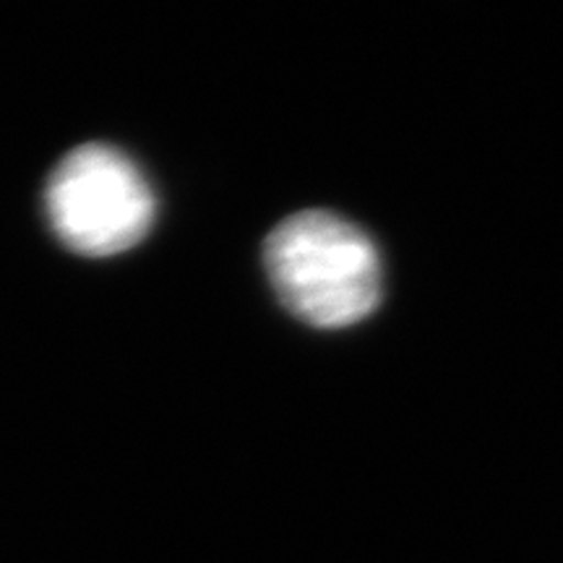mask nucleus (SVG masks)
Returning a JSON list of instances; mask_svg holds the SVG:
<instances>
[{"instance_id": "1", "label": "nucleus", "mask_w": 563, "mask_h": 563, "mask_svg": "<svg viewBox=\"0 0 563 563\" xmlns=\"http://www.w3.org/2000/svg\"><path fill=\"white\" fill-rule=\"evenodd\" d=\"M264 258L274 292L311 327H352L382 300L376 245L332 211L287 217L266 238Z\"/></svg>"}, {"instance_id": "2", "label": "nucleus", "mask_w": 563, "mask_h": 563, "mask_svg": "<svg viewBox=\"0 0 563 563\" xmlns=\"http://www.w3.org/2000/svg\"><path fill=\"white\" fill-rule=\"evenodd\" d=\"M55 235L81 256H115L144 241L154 222V194L121 150L84 144L58 162L45 191Z\"/></svg>"}]
</instances>
